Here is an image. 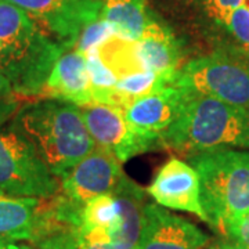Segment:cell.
<instances>
[{"instance_id":"6da1fadb","label":"cell","mask_w":249,"mask_h":249,"mask_svg":"<svg viewBox=\"0 0 249 249\" xmlns=\"http://www.w3.org/2000/svg\"><path fill=\"white\" fill-rule=\"evenodd\" d=\"M10 127L31 142L57 178L97 147L79 106L57 98H37L21 106Z\"/></svg>"},{"instance_id":"7a4b0ae2","label":"cell","mask_w":249,"mask_h":249,"mask_svg":"<svg viewBox=\"0 0 249 249\" xmlns=\"http://www.w3.org/2000/svg\"><path fill=\"white\" fill-rule=\"evenodd\" d=\"M64 50L24 10L0 0V73L19 97L40 98Z\"/></svg>"},{"instance_id":"3957f363","label":"cell","mask_w":249,"mask_h":249,"mask_svg":"<svg viewBox=\"0 0 249 249\" xmlns=\"http://www.w3.org/2000/svg\"><path fill=\"white\" fill-rule=\"evenodd\" d=\"M160 145L188 155L234 147L249 148V107L190 93Z\"/></svg>"},{"instance_id":"277c9868","label":"cell","mask_w":249,"mask_h":249,"mask_svg":"<svg viewBox=\"0 0 249 249\" xmlns=\"http://www.w3.org/2000/svg\"><path fill=\"white\" fill-rule=\"evenodd\" d=\"M188 160L199 175L208 224L224 234L249 212V151L223 148L190 155Z\"/></svg>"},{"instance_id":"5b68a950","label":"cell","mask_w":249,"mask_h":249,"mask_svg":"<svg viewBox=\"0 0 249 249\" xmlns=\"http://www.w3.org/2000/svg\"><path fill=\"white\" fill-rule=\"evenodd\" d=\"M173 85L191 94L249 107V61L223 53L198 57L178 70Z\"/></svg>"},{"instance_id":"8992f818","label":"cell","mask_w":249,"mask_h":249,"mask_svg":"<svg viewBox=\"0 0 249 249\" xmlns=\"http://www.w3.org/2000/svg\"><path fill=\"white\" fill-rule=\"evenodd\" d=\"M0 193L14 196L50 198L60 181L35 148L14 129H0Z\"/></svg>"},{"instance_id":"52a82bcc","label":"cell","mask_w":249,"mask_h":249,"mask_svg":"<svg viewBox=\"0 0 249 249\" xmlns=\"http://www.w3.org/2000/svg\"><path fill=\"white\" fill-rule=\"evenodd\" d=\"M24 10L64 49H73L80 34L100 18L103 0H6Z\"/></svg>"},{"instance_id":"ba28073f","label":"cell","mask_w":249,"mask_h":249,"mask_svg":"<svg viewBox=\"0 0 249 249\" xmlns=\"http://www.w3.org/2000/svg\"><path fill=\"white\" fill-rule=\"evenodd\" d=\"M60 230L54 196L32 198L0 193V240L34 245Z\"/></svg>"},{"instance_id":"9c48e42d","label":"cell","mask_w":249,"mask_h":249,"mask_svg":"<svg viewBox=\"0 0 249 249\" xmlns=\"http://www.w3.org/2000/svg\"><path fill=\"white\" fill-rule=\"evenodd\" d=\"M79 108L96 145L112 154L119 162L154 150L132 129L122 108L103 103H89Z\"/></svg>"},{"instance_id":"30bf717a","label":"cell","mask_w":249,"mask_h":249,"mask_svg":"<svg viewBox=\"0 0 249 249\" xmlns=\"http://www.w3.org/2000/svg\"><path fill=\"white\" fill-rule=\"evenodd\" d=\"M124 176L121 162L112 154L96 147L60 178V194L82 206L94 196L114 193Z\"/></svg>"},{"instance_id":"8fae6325","label":"cell","mask_w":249,"mask_h":249,"mask_svg":"<svg viewBox=\"0 0 249 249\" xmlns=\"http://www.w3.org/2000/svg\"><path fill=\"white\" fill-rule=\"evenodd\" d=\"M188 97L190 93L187 90L168 85L124 108L126 121L136 133L151 144L154 150L162 148V137L178 121Z\"/></svg>"},{"instance_id":"7c38bea8","label":"cell","mask_w":249,"mask_h":249,"mask_svg":"<svg viewBox=\"0 0 249 249\" xmlns=\"http://www.w3.org/2000/svg\"><path fill=\"white\" fill-rule=\"evenodd\" d=\"M147 193L163 208L187 212L209 223L201 199V180L191 163L170 158L162 165Z\"/></svg>"},{"instance_id":"4fadbf2b","label":"cell","mask_w":249,"mask_h":249,"mask_svg":"<svg viewBox=\"0 0 249 249\" xmlns=\"http://www.w3.org/2000/svg\"><path fill=\"white\" fill-rule=\"evenodd\" d=\"M211 238L196 224L160 205L144 206L137 249H206Z\"/></svg>"},{"instance_id":"5bb4252c","label":"cell","mask_w":249,"mask_h":249,"mask_svg":"<svg viewBox=\"0 0 249 249\" xmlns=\"http://www.w3.org/2000/svg\"><path fill=\"white\" fill-rule=\"evenodd\" d=\"M40 98H57L76 106L93 101L86 55L76 49H65L46 80Z\"/></svg>"},{"instance_id":"9a60e30c","label":"cell","mask_w":249,"mask_h":249,"mask_svg":"<svg viewBox=\"0 0 249 249\" xmlns=\"http://www.w3.org/2000/svg\"><path fill=\"white\" fill-rule=\"evenodd\" d=\"M137 49L147 70L158 75L169 85L175 83L180 70L178 64L181 50L178 39L169 28L152 19L137 40Z\"/></svg>"},{"instance_id":"2e32d148","label":"cell","mask_w":249,"mask_h":249,"mask_svg":"<svg viewBox=\"0 0 249 249\" xmlns=\"http://www.w3.org/2000/svg\"><path fill=\"white\" fill-rule=\"evenodd\" d=\"M100 17L106 19L116 34L136 42L152 21L147 0H103Z\"/></svg>"},{"instance_id":"e0dca14e","label":"cell","mask_w":249,"mask_h":249,"mask_svg":"<svg viewBox=\"0 0 249 249\" xmlns=\"http://www.w3.org/2000/svg\"><path fill=\"white\" fill-rule=\"evenodd\" d=\"M94 52L115 73L118 80L147 70L139 53L137 42L119 34H114L111 37H108Z\"/></svg>"},{"instance_id":"ac0fdd59","label":"cell","mask_w":249,"mask_h":249,"mask_svg":"<svg viewBox=\"0 0 249 249\" xmlns=\"http://www.w3.org/2000/svg\"><path fill=\"white\" fill-rule=\"evenodd\" d=\"M168 85L169 83L160 79L158 75H155L150 70L137 72L118 80L107 104L122 108L124 111V108L129 107L136 100L163 89Z\"/></svg>"},{"instance_id":"d6986e66","label":"cell","mask_w":249,"mask_h":249,"mask_svg":"<svg viewBox=\"0 0 249 249\" xmlns=\"http://www.w3.org/2000/svg\"><path fill=\"white\" fill-rule=\"evenodd\" d=\"M114 34H116L115 29L111 27L106 19L100 17L96 21L90 22L89 25L82 31L73 49L88 55L91 52H94L98 46L104 43L108 37H111Z\"/></svg>"},{"instance_id":"ffe728a7","label":"cell","mask_w":249,"mask_h":249,"mask_svg":"<svg viewBox=\"0 0 249 249\" xmlns=\"http://www.w3.org/2000/svg\"><path fill=\"white\" fill-rule=\"evenodd\" d=\"M226 28L230 31L234 39L238 42L244 54L249 58V9L244 4L235 11H232L230 17L224 22Z\"/></svg>"},{"instance_id":"44dd1931","label":"cell","mask_w":249,"mask_h":249,"mask_svg":"<svg viewBox=\"0 0 249 249\" xmlns=\"http://www.w3.org/2000/svg\"><path fill=\"white\" fill-rule=\"evenodd\" d=\"M22 106V98L14 91L10 82L0 73V129L13 119Z\"/></svg>"},{"instance_id":"7402d4cb","label":"cell","mask_w":249,"mask_h":249,"mask_svg":"<svg viewBox=\"0 0 249 249\" xmlns=\"http://www.w3.org/2000/svg\"><path fill=\"white\" fill-rule=\"evenodd\" d=\"M245 1L247 0H205L211 16L222 24L226 22V19L230 17L232 11L244 6Z\"/></svg>"},{"instance_id":"603a6c76","label":"cell","mask_w":249,"mask_h":249,"mask_svg":"<svg viewBox=\"0 0 249 249\" xmlns=\"http://www.w3.org/2000/svg\"><path fill=\"white\" fill-rule=\"evenodd\" d=\"M226 238L235 241L238 244H242L245 247H249V212L241 216L235 222L231 223L226 231H224Z\"/></svg>"},{"instance_id":"cb8c5ba5","label":"cell","mask_w":249,"mask_h":249,"mask_svg":"<svg viewBox=\"0 0 249 249\" xmlns=\"http://www.w3.org/2000/svg\"><path fill=\"white\" fill-rule=\"evenodd\" d=\"M206 249H249V247H245L235 241L226 238V240H219L213 244H209Z\"/></svg>"},{"instance_id":"d4e9b609","label":"cell","mask_w":249,"mask_h":249,"mask_svg":"<svg viewBox=\"0 0 249 249\" xmlns=\"http://www.w3.org/2000/svg\"><path fill=\"white\" fill-rule=\"evenodd\" d=\"M0 249H37L35 245H29L24 242H14V241L0 240Z\"/></svg>"},{"instance_id":"484cf974","label":"cell","mask_w":249,"mask_h":249,"mask_svg":"<svg viewBox=\"0 0 249 249\" xmlns=\"http://www.w3.org/2000/svg\"><path fill=\"white\" fill-rule=\"evenodd\" d=\"M245 6H247V7L249 9V0H247V1H245Z\"/></svg>"}]
</instances>
